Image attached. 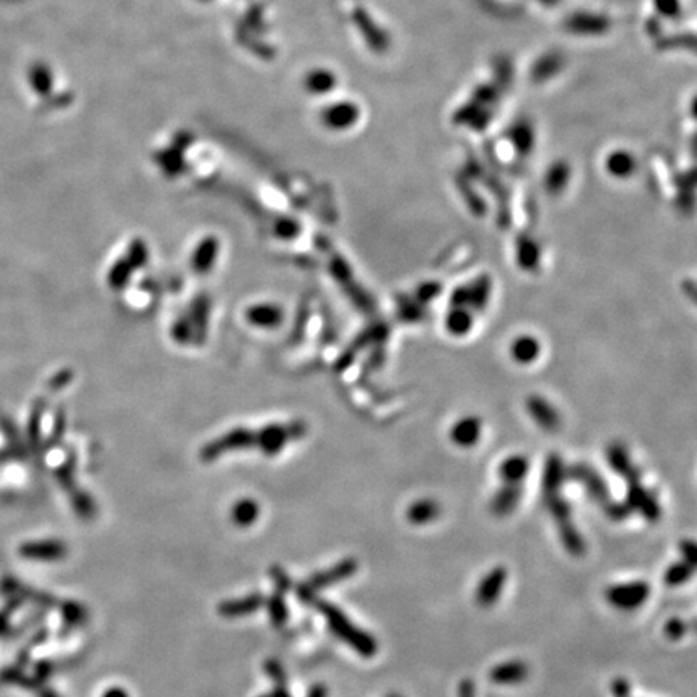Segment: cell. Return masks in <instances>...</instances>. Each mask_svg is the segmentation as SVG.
Wrapping results in <instances>:
<instances>
[{
	"mask_svg": "<svg viewBox=\"0 0 697 697\" xmlns=\"http://www.w3.org/2000/svg\"><path fill=\"white\" fill-rule=\"evenodd\" d=\"M322 614L328 619L329 628H331L334 635H338L340 640L349 642L355 651L364 654V656H373L376 652V642L371 640L368 635L355 628L340 612L326 602L320 604Z\"/></svg>",
	"mask_w": 697,
	"mask_h": 697,
	"instance_id": "cell-1",
	"label": "cell"
},
{
	"mask_svg": "<svg viewBox=\"0 0 697 697\" xmlns=\"http://www.w3.org/2000/svg\"><path fill=\"white\" fill-rule=\"evenodd\" d=\"M605 600L621 612H633L642 607L651 595V586L644 581L612 584L605 589Z\"/></svg>",
	"mask_w": 697,
	"mask_h": 697,
	"instance_id": "cell-2",
	"label": "cell"
},
{
	"mask_svg": "<svg viewBox=\"0 0 697 697\" xmlns=\"http://www.w3.org/2000/svg\"><path fill=\"white\" fill-rule=\"evenodd\" d=\"M507 577L509 573L505 567H496L484 574L475 591L476 604L483 609L492 607L499 598H501L502 589L505 588V583H507Z\"/></svg>",
	"mask_w": 697,
	"mask_h": 697,
	"instance_id": "cell-3",
	"label": "cell"
},
{
	"mask_svg": "<svg viewBox=\"0 0 697 697\" xmlns=\"http://www.w3.org/2000/svg\"><path fill=\"white\" fill-rule=\"evenodd\" d=\"M360 110L352 102H339L324 109L322 113L323 125L334 131H344L359 121Z\"/></svg>",
	"mask_w": 697,
	"mask_h": 697,
	"instance_id": "cell-4",
	"label": "cell"
},
{
	"mask_svg": "<svg viewBox=\"0 0 697 697\" xmlns=\"http://www.w3.org/2000/svg\"><path fill=\"white\" fill-rule=\"evenodd\" d=\"M67 546L62 541L47 539V541H34L26 542L20 547V555L28 560H41V562H55L60 560L67 555Z\"/></svg>",
	"mask_w": 697,
	"mask_h": 697,
	"instance_id": "cell-5",
	"label": "cell"
},
{
	"mask_svg": "<svg viewBox=\"0 0 697 697\" xmlns=\"http://www.w3.org/2000/svg\"><path fill=\"white\" fill-rule=\"evenodd\" d=\"M528 665L523 661L502 662L489 672V679L499 686L518 684L528 678Z\"/></svg>",
	"mask_w": 697,
	"mask_h": 697,
	"instance_id": "cell-6",
	"label": "cell"
},
{
	"mask_svg": "<svg viewBox=\"0 0 697 697\" xmlns=\"http://www.w3.org/2000/svg\"><path fill=\"white\" fill-rule=\"evenodd\" d=\"M336 83L334 74L328 70H313L305 76V89L312 94H326Z\"/></svg>",
	"mask_w": 697,
	"mask_h": 697,
	"instance_id": "cell-7",
	"label": "cell"
},
{
	"mask_svg": "<svg viewBox=\"0 0 697 697\" xmlns=\"http://www.w3.org/2000/svg\"><path fill=\"white\" fill-rule=\"evenodd\" d=\"M263 604V599L260 595H251V598L246 599H239V600H230V602L223 604L220 607L221 615L225 616H241L252 614L254 610L260 609V605Z\"/></svg>",
	"mask_w": 697,
	"mask_h": 697,
	"instance_id": "cell-8",
	"label": "cell"
},
{
	"mask_svg": "<svg viewBox=\"0 0 697 697\" xmlns=\"http://www.w3.org/2000/svg\"><path fill=\"white\" fill-rule=\"evenodd\" d=\"M439 513V507L434 502L431 501H422L413 504L410 509H408L407 517L415 525H425L433 521Z\"/></svg>",
	"mask_w": 697,
	"mask_h": 697,
	"instance_id": "cell-9",
	"label": "cell"
},
{
	"mask_svg": "<svg viewBox=\"0 0 697 697\" xmlns=\"http://www.w3.org/2000/svg\"><path fill=\"white\" fill-rule=\"evenodd\" d=\"M693 573H694V568H691L688 563H684L683 560L675 562L667 568V570H665L663 581H665V584H667V586L677 588V586H681V584L688 583L689 578L693 577Z\"/></svg>",
	"mask_w": 697,
	"mask_h": 697,
	"instance_id": "cell-10",
	"label": "cell"
},
{
	"mask_svg": "<svg viewBox=\"0 0 697 697\" xmlns=\"http://www.w3.org/2000/svg\"><path fill=\"white\" fill-rule=\"evenodd\" d=\"M560 537H562L563 546H565V549L570 552L573 557H583L586 546H584L581 534H579L578 531L573 528V526L562 525L560 526Z\"/></svg>",
	"mask_w": 697,
	"mask_h": 697,
	"instance_id": "cell-11",
	"label": "cell"
},
{
	"mask_svg": "<svg viewBox=\"0 0 697 697\" xmlns=\"http://www.w3.org/2000/svg\"><path fill=\"white\" fill-rule=\"evenodd\" d=\"M257 513H258L257 504L252 501H241L233 510V518L237 525L247 526L254 523L255 518H257Z\"/></svg>",
	"mask_w": 697,
	"mask_h": 697,
	"instance_id": "cell-12",
	"label": "cell"
},
{
	"mask_svg": "<svg viewBox=\"0 0 697 697\" xmlns=\"http://www.w3.org/2000/svg\"><path fill=\"white\" fill-rule=\"evenodd\" d=\"M688 630H689V625L681 619H670L663 626L665 636H667L670 641H679L681 637L686 636Z\"/></svg>",
	"mask_w": 697,
	"mask_h": 697,
	"instance_id": "cell-13",
	"label": "cell"
},
{
	"mask_svg": "<svg viewBox=\"0 0 697 697\" xmlns=\"http://www.w3.org/2000/svg\"><path fill=\"white\" fill-rule=\"evenodd\" d=\"M679 554L683 557V562L688 563L691 568L697 570V542L684 539L679 542Z\"/></svg>",
	"mask_w": 697,
	"mask_h": 697,
	"instance_id": "cell-14",
	"label": "cell"
},
{
	"mask_svg": "<svg viewBox=\"0 0 697 697\" xmlns=\"http://www.w3.org/2000/svg\"><path fill=\"white\" fill-rule=\"evenodd\" d=\"M268 609H270V615H271V620H273V623L276 626L283 625L286 621V616H287V610H286L283 599H281L280 595H276V598L270 600Z\"/></svg>",
	"mask_w": 697,
	"mask_h": 697,
	"instance_id": "cell-15",
	"label": "cell"
},
{
	"mask_svg": "<svg viewBox=\"0 0 697 697\" xmlns=\"http://www.w3.org/2000/svg\"><path fill=\"white\" fill-rule=\"evenodd\" d=\"M517 494L515 492H504L501 494V496H497L496 497V501H494V512H497V513H507L512 510V507L515 505V502H517Z\"/></svg>",
	"mask_w": 697,
	"mask_h": 697,
	"instance_id": "cell-16",
	"label": "cell"
},
{
	"mask_svg": "<svg viewBox=\"0 0 697 697\" xmlns=\"http://www.w3.org/2000/svg\"><path fill=\"white\" fill-rule=\"evenodd\" d=\"M612 693H614L615 697H630L631 688H630V684H628L626 679L619 678V679L614 681V684H612Z\"/></svg>",
	"mask_w": 697,
	"mask_h": 697,
	"instance_id": "cell-17",
	"label": "cell"
},
{
	"mask_svg": "<svg viewBox=\"0 0 697 697\" xmlns=\"http://www.w3.org/2000/svg\"><path fill=\"white\" fill-rule=\"evenodd\" d=\"M476 696V688L475 683L471 679H464L459 686V697H475Z\"/></svg>",
	"mask_w": 697,
	"mask_h": 697,
	"instance_id": "cell-18",
	"label": "cell"
},
{
	"mask_svg": "<svg viewBox=\"0 0 697 697\" xmlns=\"http://www.w3.org/2000/svg\"><path fill=\"white\" fill-rule=\"evenodd\" d=\"M102 697H127V694H126V691L121 689V688H111Z\"/></svg>",
	"mask_w": 697,
	"mask_h": 697,
	"instance_id": "cell-19",
	"label": "cell"
},
{
	"mask_svg": "<svg viewBox=\"0 0 697 697\" xmlns=\"http://www.w3.org/2000/svg\"><path fill=\"white\" fill-rule=\"evenodd\" d=\"M308 697H324V689L320 688V686H317V688H313V691Z\"/></svg>",
	"mask_w": 697,
	"mask_h": 697,
	"instance_id": "cell-20",
	"label": "cell"
},
{
	"mask_svg": "<svg viewBox=\"0 0 697 697\" xmlns=\"http://www.w3.org/2000/svg\"><path fill=\"white\" fill-rule=\"evenodd\" d=\"M691 626H693V630L697 631V619L693 621V623H691Z\"/></svg>",
	"mask_w": 697,
	"mask_h": 697,
	"instance_id": "cell-21",
	"label": "cell"
},
{
	"mask_svg": "<svg viewBox=\"0 0 697 697\" xmlns=\"http://www.w3.org/2000/svg\"><path fill=\"white\" fill-rule=\"evenodd\" d=\"M391 697H399V696H391Z\"/></svg>",
	"mask_w": 697,
	"mask_h": 697,
	"instance_id": "cell-22",
	"label": "cell"
}]
</instances>
